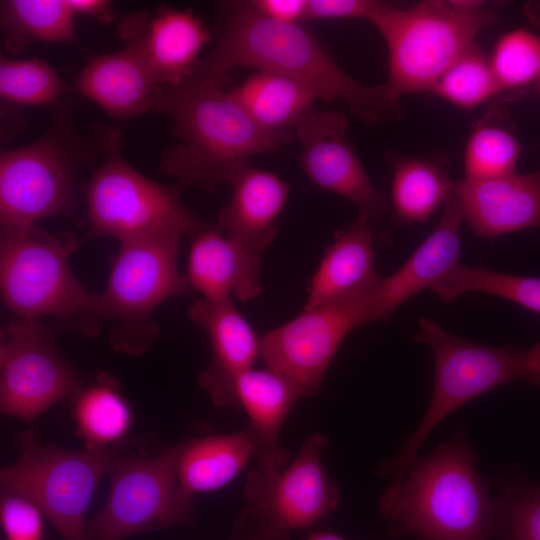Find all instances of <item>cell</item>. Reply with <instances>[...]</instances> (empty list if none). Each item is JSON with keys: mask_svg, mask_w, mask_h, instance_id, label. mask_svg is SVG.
I'll list each match as a JSON object with an SVG mask.
<instances>
[{"mask_svg": "<svg viewBox=\"0 0 540 540\" xmlns=\"http://www.w3.org/2000/svg\"><path fill=\"white\" fill-rule=\"evenodd\" d=\"M212 52L198 71L228 74L233 68L271 70L312 86L323 101L343 102L368 125L402 116L401 97L387 85L369 86L347 74L302 24H282L257 13L249 1H222Z\"/></svg>", "mask_w": 540, "mask_h": 540, "instance_id": "obj_1", "label": "cell"}, {"mask_svg": "<svg viewBox=\"0 0 540 540\" xmlns=\"http://www.w3.org/2000/svg\"><path fill=\"white\" fill-rule=\"evenodd\" d=\"M228 74L196 70L173 85L158 86L152 111L169 117L178 143L160 159V173L184 189L214 191L249 164L295 140L293 134L262 130L226 90Z\"/></svg>", "mask_w": 540, "mask_h": 540, "instance_id": "obj_2", "label": "cell"}, {"mask_svg": "<svg viewBox=\"0 0 540 540\" xmlns=\"http://www.w3.org/2000/svg\"><path fill=\"white\" fill-rule=\"evenodd\" d=\"M492 498L475 451L457 432L392 481L379 510L392 538L489 540Z\"/></svg>", "mask_w": 540, "mask_h": 540, "instance_id": "obj_3", "label": "cell"}, {"mask_svg": "<svg viewBox=\"0 0 540 540\" xmlns=\"http://www.w3.org/2000/svg\"><path fill=\"white\" fill-rule=\"evenodd\" d=\"M74 101L66 95L52 107L47 130L0 156L1 226L35 224L41 218H72L78 206L77 176L98 157L120 147L119 131L93 124L78 130Z\"/></svg>", "mask_w": 540, "mask_h": 540, "instance_id": "obj_4", "label": "cell"}, {"mask_svg": "<svg viewBox=\"0 0 540 540\" xmlns=\"http://www.w3.org/2000/svg\"><path fill=\"white\" fill-rule=\"evenodd\" d=\"M181 236L164 233L119 243L104 290L90 293L67 329L93 337L112 323L113 350L130 356L146 352L159 333L152 311L165 300L192 291L177 268Z\"/></svg>", "mask_w": 540, "mask_h": 540, "instance_id": "obj_5", "label": "cell"}, {"mask_svg": "<svg viewBox=\"0 0 540 540\" xmlns=\"http://www.w3.org/2000/svg\"><path fill=\"white\" fill-rule=\"evenodd\" d=\"M411 340L431 349L435 381L423 419L401 449L378 468L393 481L404 476L427 437L461 405L517 379L540 386V341L528 349L482 345L451 334L427 317L419 318Z\"/></svg>", "mask_w": 540, "mask_h": 540, "instance_id": "obj_6", "label": "cell"}, {"mask_svg": "<svg viewBox=\"0 0 540 540\" xmlns=\"http://www.w3.org/2000/svg\"><path fill=\"white\" fill-rule=\"evenodd\" d=\"M493 20V12L482 1L391 4L369 19L387 47L386 85L399 97L430 92L453 63L478 45V33Z\"/></svg>", "mask_w": 540, "mask_h": 540, "instance_id": "obj_7", "label": "cell"}, {"mask_svg": "<svg viewBox=\"0 0 540 540\" xmlns=\"http://www.w3.org/2000/svg\"><path fill=\"white\" fill-rule=\"evenodd\" d=\"M16 460L1 469L3 492L32 502L62 540H86V515L95 489L126 441L102 450L71 451L39 442L24 430L14 438Z\"/></svg>", "mask_w": 540, "mask_h": 540, "instance_id": "obj_8", "label": "cell"}, {"mask_svg": "<svg viewBox=\"0 0 540 540\" xmlns=\"http://www.w3.org/2000/svg\"><path fill=\"white\" fill-rule=\"evenodd\" d=\"M78 246L70 233L52 234L35 224L1 226L3 305L19 318L52 316L59 330L67 329L90 295L70 265Z\"/></svg>", "mask_w": 540, "mask_h": 540, "instance_id": "obj_9", "label": "cell"}, {"mask_svg": "<svg viewBox=\"0 0 540 540\" xmlns=\"http://www.w3.org/2000/svg\"><path fill=\"white\" fill-rule=\"evenodd\" d=\"M119 148L102 157L84 185L90 238L112 237L123 243L173 232L192 237L211 225L185 207L180 184L145 177Z\"/></svg>", "mask_w": 540, "mask_h": 540, "instance_id": "obj_10", "label": "cell"}, {"mask_svg": "<svg viewBox=\"0 0 540 540\" xmlns=\"http://www.w3.org/2000/svg\"><path fill=\"white\" fill-rule=\"evenodd\" d=\"M181 442L150 455L124 454L112 461L106 501L87 524L86 540H122L138 533L189 526L195 495L177 475Z\"/></svg>", "mask_w": 540, "mask_h": 540, "instance_id": "obj_11", "label": "cell"}, {"mask_svg": "<svg viewBox=\"0 0 540 540\" xmlns=\"http://www.w3.org/2000/svg\"><path fill=\"white\" fill-rule=\"evenodd\" d=\"M382 280L376 272L354 289L303 310L260 337V357L267 368L298 383L307 397L315 395L345 337L366 325Z\"/></svg>", "mask_w": 540, "mask_h": 540, "instance_id": "obj_12", "label": "cell"}, {"mask_svg": "<svg viewBox=\"0 0 540 540\" xmlns=\"http://www.w3.org/2000/svg\"><path fill=\"white\" fill-rule=\"evenodd\" d=\"M59 329L18 318L0 341V409L26 423L70 396L86 381L57 344Z\"/></svg>", "mask_w": 540, "mask_h": 540, "instance_id": "obj_13", "label": "cell"}, {"mask_svg": "<svg viewBox=\"0 0 540 540\" xmlns=\"http://www.w3.org/2000/svg\"><path fill=\"white\" fill-rule=\"evenodd\" d=\"M327 444L325 435L312 433L286 466L251 471L244 485L245 509L289 532L335 511L341 494L322 461Z\"/></svg>", "mask_w": 540, "mask_h": 540, "instance_id": "obj_14", "label": "cell"}, {"mask_svg": "<svg viewBox=\"0 0 540 540\" xmlns=\"http://www.w3.org/2000/svg\"><path fill=\"white\" fill-rule=\"evenodd\" d=\"M348 126L343 112H312L294 132L301 147L298 163L314 185L347 200L378 225L391 212L390 200L368 176L347 136Z\"/></svg>", "mask_w": 540, "mask_h": 540, "instance_id": "obj_15", "label": "cell"}, {"mask_svg": "<svg viewBox=\"0 0 540 540\" xmlns=\"http://www.w3.org/2000/svg\"><path fill=\"white\" fill-rule=\"evenodd\" d=\"M118 34L143 58L158 86L177 84L195 73L210 41L208 27L193 10L168 5L127 15Z\"/></svg>", "mask_w": 540, "mask_h": 540, "instance_id": "obj_16", "label": "cell"}, {"mask_svg": "<svg viewBox=\"0 0 540 540\" xmlns=\"http://www.w3.org/2000/svg\"><path fill=\"white\" fill-rule=\"evenodd\" d=\"M189 319L207 334L211 361L197 382L217 407H239L235 382L260 356V338L231 297L200 298L187 310Z\"/></svg>", "mask_w": 540, "mask_h": 540, "instance_id": "obj_17", "label": "cell"}, {"mask_svg": "<svg viewBox=\"0 0 540 540\" xmlns=\"http://www.w3.org/2000/svg\"><path fill=\"white\" fill-rule=\"evenodd\" d=\"M463 222V211L453 186L434 229L399 269L383 277L366 325L387 321L406 300L423 289H430L459 263Z\"/></svg>", "mask_w": 540, "mask_h": 540, "instance_id": "obj_18", "label": "cell"}, {"mask_svg": "<svg viewBox=\"0 0 540 540\" xmlns=\"http://www.w3.org/2000/svg\"><path fill=\"white\" fill-rule=\"evenodd\" d=\"M464 222L479 238L540 229V169L485 180L455 181Z\"/></svg>", "mask_w": 540, "mask_h": 540, "instance_id": "obj_19", "label": "cell"}, {"mask_svg": "<svg viewBox=\"0 0 540 540\" xmlns=\"http://www.w3.org/2000/svg\"><path fill=\"white\" fill-rule=\"evenodd\" d=\"M261 263V255L211 224L192 236L185 276L204 298L234 295L246 302L262 292Z\"/></svg>", "mask_w": 540, "mask_h": 540, "instance_id": "obj_20", "label": "cell"}, {"mask_svg": "<svg viewBox=\"0 0 540 540\" xmlns=\"http://www.w3.org/2000/svg\"><path fill=\"white\" fill-rule=\"evenodd\" d=\"M229 184L231 199L218 212L214 225L261 255L278 233L275 222L291 187L278 175L249 164L241 168Z\"/></svg>", "mask_w": 540, "mask_h": 540, "instance_id": "obj_21", "label": "cell"}, {"mask_svg": "<svg viewBox=\"0 0 540 540\" xmlns=\"http://www.w3.org/2000/svg\"><path fill=\"white\" fill-rule=\"evenodd\" d=\"M157 87L143 58L128 45L89 59L72 85L73 91L120 119L152 110Z\"/></svg>", "mask_w": 540, "mask_h": 540, "instance_id": "obj_22", "label": "cell"}, {"mask_svg": "<svg viewBox=\"0 0 540 540\" xmlns=\"http://www.w3.org/2000/svg\"><path fill=\"white\" fill-rule=\"evenodd\" d=\"M238 406L250 419L259 450L258 466L282 468L290 462V454L280 443L283 425L295 403L307 397L295 381L270 369L251 368L235 382Z\"/></svg>", "mask_w": 540, "mask_h": 540, "instance_id": "obj_23", "label": "cell"}, {"mask_svg": "<svg viewBox=\"0 0 540 540\" xmlns=\"http://www.w3.org/2000/svg\"><path fill=\"white\" fill-rule=\"evenodd\" d=\"M374 224L364 214L334 234L308 286L303 310L319 307L354 289L376 273Z\"/></svg>", "mask_w": 540, "mask_h": 540, "instance_id": "obj_24", "label": "cell"}, {"mask_svg": "<svg viewBox=\"0 0 540 540\" xmlns=\"http://www.w3.org/2000/svg\"><path fill=\"white\" fill-rule=\"evenodd\" d=\"M229 91L257 126L274 134L294 135L298 125L315 111V102L322 100L309 84L271 70H254Z\"/></svg>", "mask_w": 540, "mask_h": 540, "instance_id": "obj_25", "label": "cell"}, {"mask_svg": "<svg viewBox=\"0 0 540 540\" xmlns=\"http://www.w3.org/2000/svg\"><path fill=\"white\" fill-rule=\"evenodd\" d=\"M258 440L250 426L181 442L177 475L181 486L195 495L230 483L258 455Z\"/></svg>", "mask_w": 540, "mask_h": 540, "instance_id": "obj_26", "label": "cell"}, {"mask_svg": "<svg viewBox=\"0 0 540 540\" xmlns=\"http://www.w3.org/2000/svg\"><path fill=\"white\" fill-rule=\"evenodd\" d=\"M386 159L392 167L391 212L401 224L427 221L445 203L455 181L446 164L430 156L391 150Z\"/></svg>", "mask_w": 540, "mask_h": 540, "instance_id": "obj_27", "label": "cell"}, {"mask_svg": "<svg viewBox=\"0 0 540 540\" xmlns=\"http://www.w3.org/2000/svg\"><path fill=\"white\" fill-rule=\"evenodd\" d=\"M71 398L77 433L86 450H102L124 440L133 414L115 377L98 372Z\"/></svg>", "mask_w": 540, "mask_h": 540, "instance_id": "obj_28", "label": "cell"}, {"mask_svg": "<svg viewBox=\"0 0 540 540\" xmlns=\"http://www.w3.org/2000/svg\"><path fill=\"white\" fill-rule=\"evenodd\" d=\"M0 26L3 46L14 55L36 41L81 47L67 0H2Z\"/></svg>", "mask_w": 540, "mask_h": 540, "instance_id": "obj_29", "label": "cell"}, {"mask_svg": "<svg viewBox=\"0 0 540 540\" xmlns=\"http://www.w3.org/2000/svg\"><path fill=\"white\" fill-rule=\"evenodd\" d=\"M523 146L503 109L490 108L472 126L464 151V179L485 180L516 173Z\"/></svg>", "mask_w": 540, "mask_h": 540, "instance_id": "obj_30", "label": "cell"}, {"mask_svg": "<svg viewBox=\"0 0 540 540\" xmlns=\"http://www.w3.org/2000/svg\"><path fill=\"white\" fill-rule=\"evenodd\" d=\"M430 290L449 303L460 295L478 292L513 302L540 315V278L493 271L458 263Z\"/></svg>", "mask_w": 540, "mask_h": 540, "instance_id": "obj_31", "label": "cell"}, {"mask_svg": "<svg viewBox=\"0 0 540 540\" xmlns=\"http://www.w3.org/2000/svg\"><path fill=\"white\" fill-rule=\"evenodd\" d=\"M495 482L498 493L492 498L490 538L540 540V485L506 479Z\"/></svg>", "mask_w": 540, "mask_h": 540, "instance_id": "obj_32", "label": "cell"}, {"mask_svg": "<svg viewBox=\"0 0 540 540\" xmlns=\"http://www.w3.org/2000/svg\"><path fill=\"white\" fill-rule=\"evenodd\" d=\"M66 85L55 69L40 58L0 56V95L9 105L55 106L66 95Z\"/></svg>", "mask_w": 540, "mask_h": 540, "instance_id": "obj_33", "label": "cell"}, {"mask_svg": "<svg viewBox=\"0 0 540 540\" xmlns=\"http://www.w3.org/2000/svg\"><path fill=\"white\" fill-rule=\"evenodd\" d=\"M489 59L499 93L537 88L540 82V35L523 27L511 30L496 41Z\"/></svg>", "mask_w": 540, "mask_h": 540, "instance_id": "obj_34", "label": "cell"}, {"mask_svg": "<svg viewBox=\"0 0 540 540\" xmlns=\"http://www.w3.org/2000/svg\"><path fill=\"white\" fill-rule=\"evenodd\" d=\"M430 93L464 110H471L499 94L489 55L476 45L453 63Z\"/></svg>", "mask_w": 540, "mask_h": 540, "instance_id": "obj_35", "label": "cell"}, {"mask_svg": "<svg viewBox=\"0 0 540 540\" xmlns=\"http://www.w3.org/2000/svg\"><path fill=\"white\" fill-rule=\"evenodd\" d=\"M1 495L0 522L7 540H41L40 510L22 496L3 491Z\"/></svg>", "mask_w": 540, "mask_h": 540, "instance_id": "obj_36", "label": "cell"}, {"mask_svg": "<svg viewBox=\"0 0 540 540\" xmlns=\"http://www.w3.org/2000/svg\"><path fill=\"white\" fill-rule=\"evenodd\" d=\"M390 5L376 0H308L306 21L355 18L369 21Z\"/></svg>", "mask_w": 540, "mask_h": 540, "instance_id": "obj_37", "label": "cell"}, {"mask_svg": "<svg viewBox=\"0 0 540 540\" xmlns=\"http://www.w3.org/2000/svg\"><path fill=\"white\" fill-rule=\"evenodd\" d=\"M308 0H251L254 10L263 17L282 24H302L307 17Z\"/></svg>", "mask_w": 540, "mask_h": 540, "instance_id": "obj_38", "label": "cell"}, {"mask_svg": "<svg viewBox=\"0 0 540 540\" xmlns=\"http://www.w3.org/2000/svg\"><path fill=\"white\" fill-rule=\"evenodd\" d=\"M232 540H292L291 532L278 528L244 509L235 522Z\"/></svg>", "mask_w": 540, "mask_h": 540, "instance_id": "obj_39", "label": "cell"}, {"mask_svg": "<svg viewBox=\"0 0 540 540\" xmlns=\"http://www.w3.org/2000/svg\"><path fill=\"white\" fill-rule=\"evenodd\" d=\"M75 16H85L100 23H111L115 17L113 4L107 0H67Z\"/></svg>", "mask_w": 540, "mask_h": 540, "instance_id": "obj_40", "label": "cell"}, {"mask_svg": "<svg viewBox=\"0 0 540 540\" xmlns=\"http://www.w3.org/2000/svg\"><path fill=\"white\" fill-rule=\"evenodd\" d=\"M524 13L533 25L540 28V1H533L525 4ZM536 89L540 95V82Z\"/></svg>", "mask_w": 540, "mask_h": 540, "instance_id": "obj_41", "label": "cell"}, {"mask_svg": "<svg viewBox=\"0 0 540 540\" xmlns=\"http://www.w3.org/2000/svg\"><path fill=\"white\" fill-rule=\"evenodd\" d=\"M306 540H345L338 534L331 531H316L311 533Z\"/></svg>", "mask_w": 540, "mask_h": 540, "instance_id": "obj_42", "label": "cell"}]
</instances>
